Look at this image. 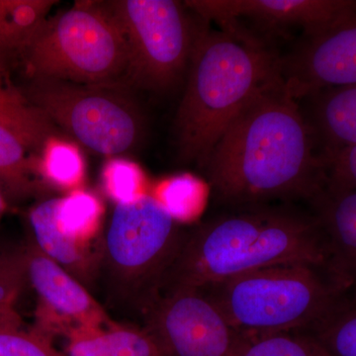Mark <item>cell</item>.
<instances>
[{"label": "cell", "mask_w": 356, "mask_h": 356, "mask_svg": "<svg viewBox=\"0 0 356 356\" xmlns=\"http://www.w3.org/2000/svg\"><path fill=\"white\" fill-rule=\"evenodd\" d=\"M0 125L13 133L28 152L40 154L47 140L58 136V127L30 104L0 70Z\"/></svg>", "instance_id": "18"}, {"label": "cell", "mask_w": 356, "mask_h": 356, "mask_svg": "<svg viewBox=\"0 0 356 356\" xmlns=\"http://www.w3.org/2000/svg\"><path fill=\"white\" fill-rule=\"evenodd\" d=\"M200 290L245 337L311 332L346 294L327 264L306 261L264 267Z\"/></svg>", "instance_id": "4"}, {"label": "cell", "mask_w": 356, "mask_h": 356, "mask_svg": "<svg viewBox=\"0 0 356 356\" xmlns=\"http://www.w3.org/2000/svg\"><path fill=\"white\" fill-rule=\"evenodd\" d=\"M57 202L58 198L47 199L30 211L32 242L84 286H91L99 273L102 252L72 242L60 233L56 222Z\"/></svg>", "instance_id": "15"}, {"label": "cell", "mask_w": 356, "mask_h": 356, "mask_svg": "<svg viewBox=\"0 0 356 356\" xmlns=\"http://www.w3.org/2000/svg\"><path fill=\"white\" fill-rule=\"evenodd\" d=\"M65 356H168L146 327L115 325L93 331L76 332L65 337Z\"/></svg>", "instance_id": "16"}, {"label": "cell", "mask_w": 356, "mask_h": 356, "mask_svg": "<svg viewBox=\"0 0 356 356\" xmlns=\"http://www.w3.org/2000/svg\"><path fill=\"white\" fill-rule=\"evenodd\" d=\"M188 229L154 196L116 204L102 243L99 273L110 302L142 312L184 245Z\"/></svg>", "instance_id": "5"}, {"label": "cell", "mask_w": 356, "mask_h": 356, "mask_svg": "<svg viewBox=\"0 0 356 356\" xmlns=\"http://www.w3.org/2000/svg\"><path fill=\"white\" fill-rule=\"evenodd\" d=\"M235 356L331 355L309 332H287L248 337Z\"/></svg>", "instance_id": "23"}, {"label": "cell", "mask_w": 356, "mask_h": 356, "mask_svg": "<svg viewBox=\"0 0 356 356\" xmlns=\"http://www.w3.org/2000/svg\"><path fill=\"white\" fill-rule=\"evenodd\" d=\"M127 40L105 2L79 1L48 18L20 58L26 79L121 86Z\"/></svg>", "instance_id": "6"}, {"label": "cell", "mask_w": 356, "mask_h": 356, "mask_svg": "<svg viewBox=\"0 0 356 356\" xmlns=\"http://www.w3.org/2000/svg\"><path fill=\"white\" fill-rule=\"evenodd\" d=\"M325 187L332 191H356V146L322 156Z\"/></svg>", "instance_id": "28"}, {"label": "cell", "mask_w": 356, "mask_h": 356, "mask_svg": "<svg viewBox=\"0 0 356 356\" xmlns=\"http://www.w3.org/2000/svg\"><path fill=\"white\" fill-rule=\"evenodd\" d=\"M28 283L37 295L35 331L53 341L79 331H93L117 325L79 282L32 242L23 248Z\"/></svg>", "instance_id": "10"}, {"label": "cell", "mask_w": 356, "mask_h": 356, "mask_svg": "<svg viewBox=\"0 0 356 356\" xmlns=\"http://www.w3.org/2000/svg\"><path fill=\"white\" fill-rule=\"evenodd\" d=\"M120 24L129 49L121 83L165 92L187 74L196 40L205 21L194 19L185 4L173 0L105 2Z\"/></svg>", "instance_id": "8"}, {"label": "cell", "mask_w": 356, "mask_h": 356, "mask_svg": "<svg viewBox=\"0 0 356 356\" xmlns=\"http://www.w3.org/2000/svg\"><path fill=\"white\" fill-rule=\"evenodd\" d=\"M327 259L324 236L313 213L288 206L235 208L188 229L159 292L203 289L287 262L327 266Z\"/></svg>", "instance_id": "2"}, {"label": "cell", "mask_w": 356, "mask_h": 356, "mask_svg": "<svg viewBox=\"0 0 356 356\" xmlns=\"http://www.w3.org/2000/svg\"><path fill=\"white\" fill-rule=\"evenodd\" d=\"M140 314L168 356H235L248 337L200 289L159 292Z\"/></svg>", "instance_id": "9"}, {"label": "cell", "mask_w": 356, "mask_h": 356, "mask_svg": "<svg viewBox=\"0 0 356 356\" xmlns=\"http://www.w3.org/2000/svg\"><path fill=\"white\" fill-rule=\"evenodd\" d=\"M56 3L54 0H0V70L4 74L19 65Z\"/></svg>", "instance_id": "17"}, {"label": "cell", "mask_w": 356, "mask_h": 356, "mask_svg": "<svg viewBox=\"0 0 356 356\" xmlns=\"http://www.w3.org/2000/svg\"><path fill=\"white\" fill-rule=\"evenodd\" d=\"M309 334L331 356H356V294L346 293L337 308Z\"/></svg>", "instance_id": "22"}, {"label": "cell", "mask_w": 356, "mask_h": 356, "mask_svg": "<svg viewBox=\"0 0 356 356\" xmlns=\"http://www.w3.org/2000/svg\"><path fill=\"white\" fill-rule=\"evenodd\" d=\"M27 153L21 140L0 125V187L6 197L24 199L35 191L37 161Z\"/></svg>", "instance_id": "20"}, {"label": "cell", "mask_w": 356, "mask_h": 356, "mask_svg": "<svg viewBox=\"0 0 356 356\" xmlns=\"http://www.w3.org/2000/svg\"><path fill=\"white\" fill-rule=\"evenodd\" d=\"M310 204L324 236L327 266L346 293L356 294V191L325 188Z\"/></svg>", "instance_id": "13"}, {"label": "cell", "mask_w": 356, "mask_h": 356, "mask_svg": "<svg viewBox=\"0 0 356 356\" xmlns=\"http://www.w3.org/2000/svg\"><path fill=\"white\" fill-rule=\"evenodd\" d=\"M27 283L24 250L0 254V306L13 307Z\"/></svg>", "instance_id": "27"}, {"label": "cell", "mask_w": 356, "mask_h": 356, "mask_svg": "<svg viewBox=\"0 0 356 356\" xmlns=\"http://www.w3.org/2000/svg\"><path fill=\"white\" fill-rule=\"evenodd\" d=\"M0 356H65L39 332L24 330L15 310L0 317Z\"/></svg>", "instance_id": "24"}, {"label": "cell", "mask_w": 356, "mask_h": 356, "mask_svg": "<svg viewBox=\"0 0 356 356\" xmlns=\"http://www.w3.org/2000/svg\"><path fill=\"white\" fill-rule=\"evenodd\" d=\"M104 208L95 194L72 191L69 195L58 198L56 222L63 235L84 247H90L102 226Z\"/></svg>", "instance_id": "19"}, {"label": "cell", "mask_w": 356, "mask_h": 356, "mask_svg": "<svg viewBox=\"0 0 356 356\" xmlns=\"http://www.w3.org/2000/svg\"><path fill=\"white\" fill-rule=\"evenodd\" d=\"M14 311L13 307L10 306H0V317L6 315V314L11 313Z\"/></svg>", "instance_id": "30"}, {"label": "cell", "mask_w": 356, "mask_h": 356, "mask_svg": "<svg viewBox=\"0 0 356 356\" xmlns=\"http://www.w3.org/2000/svg\"><path fill=\"white\" fill-rule=\"evenodd\" d=\"M303 102L322 156L356 146V84L323 89Z\"/></svg>", "instance_id": "14"}, {"label": "cell", "mask_w": 356, "mask_h": 356, "mask_svg": "<svg viewBox=\"0 0 356 356\" xmlns=\"http://www.w3.org/2000/svg\"><path fill=\"white\" fill-rule=\"evenodd\" d=\"M17 88L51 123L93 153L126 154L142 139V114L121 86L36 79Z\"/></svg>", "instance_id": "7"}, {"label": "cell", "mask_w": 356, "mask_h": 356, "mask_svg": "<svg viewBox=\"0 0 356 356\" xmlns=\"http://www.w3.org/2000/svg\"><path fill=\"white\" fill-rule=\"evenodd\" d=\"M281 76L298 102L323 89L356 84V9L325 31L304 37L281 58Z\"/></svg>", "instance_id": "12"}, {"label": "cell", "mask_w": 356, "mask_h": 356, "mask_svg": "<svg viewBox=\"0 0 356 356\" xmlns=\"http://www.w3.org/2000/svg\"><path fill=\"white\" fill-rule=\"evenodd\" d=\"M184 4L220 28L248 20L266 33L301 28L304 37L325 31L356 9V0H191Z\"/></svg>", "instance_id": "11"}, {"label": "cell", "mask_w": 356, "mask_h": 356, "mask_svg": "<svg viewBox=\"0 0 356 356\" xmlns=\"http://www.w3.org/2000/svg\"><path fill=\"white\" fill-rule=\"evenodd\" d=\"M202 170L218 202L231 209L310 203L325 187L315 134L282 76L234 119Z\"/></svg>", "instance_id": "1"}, {"label": "cell", "mask_w": 356, "mask_h": 356, "mask_svg": "<svg viewBox=\"0 0 356 356\" xmlns=\"http://www.w3.org/2000/svg\"><path fill=\"white\" fill-rule=\"evenodd\" d=\"M204 196L202 182L192 175L166 180L154 196L178 221L184 222L197 214Z\"/></svg>", "instance_id": "25"}, {"label": "cell", "mask_w": 356, "mask_h": 356, "mask_svg": "<svg viewBox=\"0 0 356 356\" xmlns=\"http://www.w3.org/2000/svg\"><path fill=\"white\" fill-rule=\"evenodd\" d=\"M37 161V172L50 184L74 189L83 182L86 163L79 147L55 136L47 140Z\"/></svg>", "instance_id": "21"}, {"label": "cell", "mask_w": 356, "mask_h": 356, "mask_svg": "<svg viewBox=\"0 0 356 356\" xmlns=\"http://www.w3.org/2000/svg\"><path fill=\"white\" fill-rule=\"evenodd\" d=\"M6 210V197L4 195V192L0 187V220L3 216L4 212Z\"/></svg>", "instance_id": "29"}, {"label": "cell", "mask_w": 356, "mask_h": 356, "mask_svg": "<svg viewBox=\"0 0 356 356\" xmlns=\"http://www.w3.org/2000/svg\"><path fill=\"white\" fill-rule=\"evenodd\" d=\"M144 173L133 161L110 159L102 170V185L116 204L130 203L145 195Z\"/></svg>", "instance_id": "26"}, {"label": "cell", "mask_w": 356, "mask_h": 356, "mask_svg": "<svg viewBox=\"0 0 356 356\" xmlns=\"http://www.w3.org/2000/svg\"><path fill=\"white\" fill-rule=\"evenodd\" d=\"M186 76L175 116V142L180 161L202 170L234 119L281 77V58L261 40L211 29L205 21Z\"/></svg>", "instance_id": "3"}]
</instances>
